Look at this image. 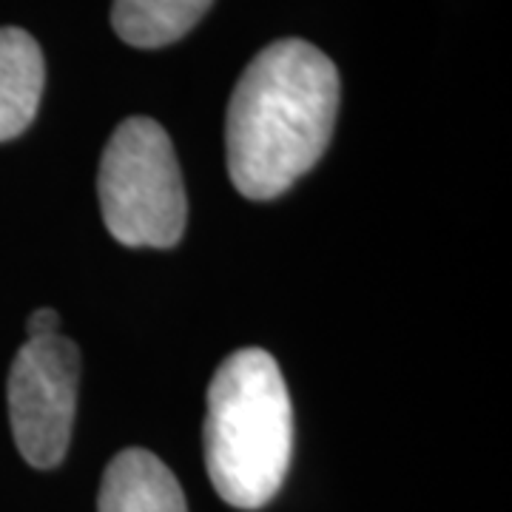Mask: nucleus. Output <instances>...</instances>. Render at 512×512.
<instances>
[{
  "label": "nucleus",
  "mask_w": 512,
  "mask_h": 512,
  "mask_svg": "<svg viewBox=\"0 0 512 512\" xmlns=\"http://www.w3.org/2000/svg\"><path fill=\"white\" fill-rule=\"evenodd\" d=\"M97 512H188L180 481L148 450L111 458L100 484Z\"/></svg>",
  "instance_id": "5"
},
{
  "label": "nucleus",
  "mask_w": 512,
  "mask_h": 512,
  "mask_svg": "<svg viewBox=\"0 0 512 512\" xmlns=\"http://www.w3.org/2000/svg\"><path fill=\"white\" fill-rule=\"evenodd\" d=\"M109 234L126 248H171L185 231V188L165 128L128 117L114 128L97 174Z\"/></svg>",
  "instance_id": "3"
},
{
  "label": "nucleus",
  "mask_w": 512,
  "mask_h": 512,
  "mask_svg": "<svg viewBox=\"0 0 512 512\" xmlns=\"http://www.w3.org/2000/svg\"><path fill=\"white\" fill-rule=\"evenodd\" d=\"M205 467L214 490L237 510L265 507L288 476L293 407L271 353H231L208 387Z\"/></svg>",
  "instance_id": "2"
},
{
  "label": "nucleus",
  "mask_w": 512,
  "mask_h": 512,
  "mask_svg": "<svg viewBox=\"0 0 512 512\" xmlns=\"http://www.w3.org/2000/svg\"><path fill=\"white\" fill-rule=\"evenodd\" d=\"M339 114V72L308 40H276L248 63L228 103L225 157L237 191L274 200L325 154Z\"/></svg>",
  "instance_id": "1"
},
{
  "label": "nucleus",
  "mask_w": 512,
  "mask_h": 512,
  "mask_svg": "<svg viewBox=\"0 0 512 512\" xmlns=\"http://www.w3.org/2000/svg\"><path fill=\"white\" fill-rule=\"evenodd\" d=\"M80 350L66 336L26 339L9 370V421L20 456L37 470L57 467L72 441Z\"/></svg>",
  "instance_id": "4"
},
{
  "label": "nucleus",
  "mask_w": 512,
  "mask_h": 512,
  "mask_svg": "<svg viewBox=\"0 0 512 512\" xmlns=\"http://www.w3.org/2000/svg\"><path fill=\"white\" fill-rule=\"evenodd\" d=\"M46 83L40 46L29 32L0 29V143L23 134L35 120Z\"/></svg>",
  "instance_id": "6"
},
{
  "label": "nucleus",
  "mask_w": 512,
  "mask_h": 512,
  "mask_svg": "<svg viewBox=\"0 0 512 512\" xmlns=\"http://www.w3.org/2000/svg\"><path fill=\"white\" fill-rule=\"evenodd\" d=\"M214 0H114L111 26L137 49H160L188 35Z\"/></svg>",
  "instance_id": "7"
},
{
  "label": "nucleus",
  "mask_w": 512,
  "mask_h": 512,
  "mask_svg": "<svg viewBox=\"0 0 512 512\" xmlns=\"http://www.w3.org/2000/svg\"><path fill=\"white\" fill-rule=\"evenodd\" d=\"M29 339H49V336H60V316L52 308H40L29 316Z\"/></svg>",
  "instance_id": "8"
}]
</instances>
